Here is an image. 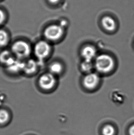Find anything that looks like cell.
Segmentation results:
<instances>
[{
  "label": "cell",
  "mask_w": 134,
  "mask_h": 135,
  "mask_svg": "<svg viewBox=\"0 0 134 135\" xmlns=\"http://www.w3.org/2000/svg\"><path fill=\"white\" fill-rule=\"evenodd\" d=\"M114 61L109 55H100L96 57L95 61V66L100 73H107L110 71L114 67Z\"/></svg>",
  "instance_id": "6da1fadb"
},
{
  "label": "cell",
  "mask_w": 134,
  "mask_h": 135,
  "mask_svg": "<svg viewBox=\"0 0 134 135\" xmlns=\"http://www.w3.org/2000/svg\"><path fill=\"white\" fill-rule=\"evenodd\" d=\"M13 53L19 58H24L30 54V48L27 42L19 41L15 42L12 47Z\"/></svg>",
  "instance_id": "7a4b0ae2"
},
{
  "label": "cell",
  "mask_w": 134,
  "mask_h": 135,
  "mask_svg": "<svg viewBox=\"0 0 134 135\" xmlns=\"http://www.w3.org/2000/svg\"><path fill=\"white\" fill-rule=\"evenodd\" d=\"M63 29L61 26L53 25L47 27L44 31V35L50 40L56 41L62 37Z\"/></svg>",
  "instance_id": "3957f363"
},
{
  "label": "cell",
  "mask_w": 134,
  "mask_h": 135,
  "mask_svg": "<svg viewBox=\"0 0 134 135\" xmlns=\"http://www.w3.org/2000/svg\"><path fill=\"white\" fill-rule=\"evenodd\" d=\"M51 51V47L47 42L42 41L38 42L34 47V54L40 59L45 58L49 55Z\"/></svg>",
  "instance_id": "277c9868"
},
{
  "label": "cell",
  "mask_w": 134,
  "mask_h": 135,
  "mask_svg": "<svg viewBox=\"0 0 134 135\" xmlns=\"http://www.w3.org/2000/svg\"><path fill=\"white\" fill-rule=\"evenodd\" d=\"M56 83V79L52 73H48L42 76L39 79V84L44 90H50L53 87Z\"/></svg>",
  "instance_id": "5b68a950"
},
{
  "label": "cell",
  "mask_w": 134,
  "mask_h": 135,
  "mask_svg": "<svg viewBox=\"0 0 134 135\" xmlns=\"http://www.w3.org/2000/svg\"><path fill=\"white\" fill-rule=\"evenodd\" d=\"M100 81L98 75L94 73L88 74L84 79L83 84L85 88L92 90L97 86Z\"/></svg>",
  "instance_id": "8992f818"
},
{
  "label": "cell",
  "mask_w": 134,
  "mask_h": 135,
  "mask_svg": "<svg viewBox=\"0 0 134 135\" xmlns=\"http://www.w3.org/2000/svg\"><path fill=\"white\" fill-rule=\"evenodd\" d=\"M81 54L85 60L91 61L96 55V50L92 46H87L82 49Z\"/></svg>",
  "instance_id": "52a82bcc"
},
{
  "label": "cell",
  "mask_w": 134,
  "mask_h": 135,
  "mask_svg": "<svg viewBox=\"0 0 134 135\" xmlns=\"http://www.w3.org/2000/svg\"><path fill=\"white\" fill-rule=\"evenodd\" d=\"M101 24L104 28L108 31H113L116 27V22L111 17H103L101 20Z\"/></svg>",
  "instance_id": "ba28073f"
},
{
  "label": "cell",
  "mask_w": 134,
  "mask_h": 135,
  "mask_svg": "<svg viewBox=\"0 0 134 135\" xmlns=\"http://www.w3.org/2000/svg\"><path fill=\"white\" fill-rule=\"evenodd\" d=\"M37 68L36 62L33 60H29L23 64V70L25 73L31 74L35 71Z\"/></svg>",
  "instance_id": "9c48e42d"
},
{
  "label": "cell",
  "mask_w": 134,
  "mask_h": 135,
  "mask_svg": "<svg viewBox=\"0 0 134 135\" xmlns=\"http://www.w3.org/2000/svg\"><path fill=\"white\" fill-rule=\"evenodd\" d=\"M14 60V59L12 56L11 54L8 51H4L0 55V61L7 66L11 64Z\"/></svg>",
  "instance_id": "30bf717a"
},
{
  "label": "cell",
  "mask_w": 134,
  "mask_h": 135,
  "mask_svg": "<svg viewBox=\"0 0 134 135\" xmlns=\"http://www.w3.org/2000/svg\"><path fill=\"white\" fill-rule=\"evenodd\" d=\"M23 64L24 63L18 61H16L14 60L11 64L8 66V67L9 68V69L11 70L12 71H19L21 70H23Z\"/></svg>",
  "instance_id": "8fae6325"
},
{
  "label": "cell",
  "mask_w": 134,
  "mask_h": 135,
  "mask_svg": "<svg viewBox=\"0 0 134 135\" xmlns=\"http://www.w3.org/2000/svg\"><path fill=\"white\" fill-rule=\"evenodd\" d=\"M10 119V115L5 110H0V124H6Z\"/></svg>",
  "instance_id": "7c38bea8"
},
{
  "label": "cell",
  "mask_w": 134,
  "mask_h": 135,
  "mask_svg": "<svg viewBox=\"0 0 134 135\" xmlns=\"http://www.w3.org/2000/svg\"><path fill=\"white\" fill-rule=\"evenodd\" d=\"M50 70L51 73L53 74H58L62 70V66L59 63H54L50 66Z\"/></svg>",
  "instance_id": "4fadbf2b"
},
{
  "label": "cell",
  "mask_w": 134,
  "mask_h": 135,
  "mask_svg": "<svg viewBox=\"0 0 134 135\" xmlns=\"http://www.w3.org/2000/svg\"><path fill=\"white\" fill-rule=\"evenodd\" d=\"M115 130L114 127L110 124H107L103 127L102 129V135H114Z\"/></svg>",
  "instance_id": "5bb4252c"
},
{
  "label": "cell",
  "mask_w": 134,
  "mask_h": 135,
  "mask_svg": "<svg viewBox=\"0 0 134 135\" xmlns=\"http://www.w3.org/2000/svg\"><path fill=\"white\" fill-rule=\"evenodd\" d=\"M8 36L7 33L2 30H0V46H5L7 44Z\"/></svg>",
  "instance_id": "9a60e30c"
},
{
  "label": "cell",
  "mask_w": 134,
  "mask_h": 135,
  "mask_svg": "<svg viewBox=\"0 0 134 135\" xmlns=\"http://www.w3.org/2000/svg\"><path fill=\"white\" fill-rule=\"evenodd\" d=\"M81 68L85 72L89 73L92 70L93 65L91 61L85 60L81 64Z\"/></svg>",
  "instance_id": "2e32d148"
},
{
  "label": "cell",
  "mask_w": 134,
  "mask_h": 135,
  "mask_svg": "<svg viewBox=\"0 0 134 135\" xmlns=\"http://www.w3.org/2000/svg\"><path fill=\"white\" fill-rule=\"evenodd\" d=\"M6 18V15L5 13L2 9H0V25L2 24Z\"/></svg>",
  "instance_id": "e0dca14e"
},
{
  "label": "cell",
  "mask_w": 134,
  "mask_h": 135,
  "mask_svg": "<svg viewBox=\"0 0 134 135\" xmlns=\"http://www.w3.org/2000/svg\"><path fill=\"white\" fill-rule=\"evenodd\" d=\"M47 2L51 5H56L60 2L61 0H47Z\"/></svg>",
  "instance_id": "ac0fdd59"
},
{
  "label": "cell",
  "mask_w": 134,
  "mask_h": 135,
  "mask_svg": "<svg viewBox=\"0 0 134 135\" xmlns=\"http://www.w3.org/2000/svg\"><path fill=\"white\" fill-rule=\"evenodd\" d=\"M129 133L130 135H134V124L131 126L129 128Z\"/></svg>",
  "instance_id": "d6986e66"
}]
</instances>
